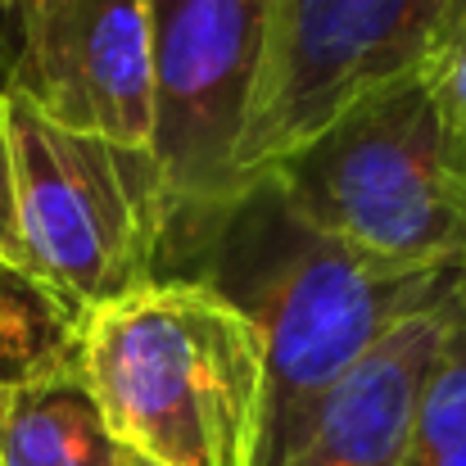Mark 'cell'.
<instances>
[{"label": "cell", "instance_id": "obj_5", "mask_svg": "<svg viewBox=\"0 0 466 466\" xmlns=\"http://www.w3.org/2000/svg\"><path fill=\"white\" fill-rule=\"evenodd\" d=\"M263 59V0H150V155L167 199L163 277L245 199L240 141Z\"/></svg>", "mask_w": 466, "mask_h": 466}, {"label": "cell", "instance_id": "obj_4", "mask_svg": "<svg viewBox=\"0 0 466 466\" xmlns=\"http://www.w3.org/2000/svg\"><path fill=\"white\" fill-rule=\"evenodd\" d=\"M268 177L304 222L367 258L466 277V137L417 77L353 105Z\"/></svg>", "mask_w": 466, "mask_h": 466}, {"label": "cell", "instance_id": "obj_12", "mask_svg": "<svg viewBox=\"0 0 466 466\" xmlns=\"http://www.w3.org/2000/svg\"><path fill=\"white\" fill-rule=\"evenodd\" d=\"M14 286L27 295V263L18 245V213H14V158H9V123H5V91H0V290Z\"/></svg>", "mask_w": 466, "mask_h": 466}, {"label": "cell", "instance_id": "obj_11", "mask_svg": "<svg viewBox=\"0 0 466 466\" xmlns=\"http://www.w3.org/2000/svg\"><path fill=\"white\" fill-rule=\"evenodd\" d=\"M417 82L431 96L435 114L466 137V0H449L440 32L417 68Z\"/></svg>", "mask_w": 466, "mask_h": 466}, {"label": "cell", "instance_id": "obj_7", "mask_svg": "<svg viewBox=\"0 0 466 466\" xmlns=\"http://www.w3.org/2000/svg\"><path fill=\"white\" fill-rule=\"evenodd\" d=\"M0 91L55 127L150 150V0H18Z\"/></svg>", "mask_w": 466, "mask_h": 466}, {"label": "cell", "instance_id": "obj_10", "mask_svg": "<svg viewBox=\"0 0 466 466\" xmlns=\"http://www.w3.org/2000/svg\"><path fill=\"white\" fill-rule=\"evenodd\" d=\"M399 466H466V281L444 353L421 390Z\"/></svg>", "mask_w": 466, "mask_h": 466}, {"label": "cell", "instance_id": "obj_6", "mask_svg": "<svg viewBox=\"0 0 466 466\" xmlns=\"http://www.w3.org/2000/svg\"><path fill=\"white\" fill-rule=\"evenodd\" d=\"M449 0H263V59L240 141L254 186L353 105L417 77Z\"/></svg>", "mask_w": 466, "mask_h": 466}, {"label": "cell", "instance_id": "obj_13", "mask_svg": "<svg viewBox=\"0 0 466 466\" xmlns=\"http://www.w3.org/2000/svg\"><path fill=\"white\" fill-rule=\"evenodd\" d=\"M14 36H18V0H0V86L14 64Z\"/></svg>", "mask_w": 466, "mask_h": 466}, {"label": "cell", "instance_id": "obj_9", "mask_svg": "<svg viewBox=\"0 0 466 466\" xmlns=\"http://www.w3.org/2000/svg\"><path fill=\"white\" fill-rule=\"evenodd\" d=\"M68 335L0 371V466H123Z\"/></svg>", "mask_w": 466, "mask_h": 466}, {"label": "cell", "instance_id": "obj_8", "mask_svg": "<svg viewBox=\"0 0 466 466\" xmlns=\"http://www.w3.org/2000/svg\"><path fill=\"white\" fill-rule=\"evenodd\" d=\"M462 281L440 304L394 326L390 339L312 408L304 431L272 466H399L421 390L444 353Z\"/></svg>", "mask_w": 466, "mask_h": 466}, {"label": "cell", "instance_id": "obj_14", "mask_svg": "<svg viewBox=\"0 0 466 466\" xmlns=\"http://www.w3.org/2000/svg\"><path fill=\"white\" fill-rule=\"evenodd\" d=\"M123 466H150V462H141L137 453H127V462H123Z\"/></svg>", "mask_w": 466, "mask_h": 466}, {"label": "cell", "instance_id": "obj_2", "mask_svg": "<svg viewBox=\"0 0 466 466\" xmlns=\"http://www.w3.org/2000/svg\"><path fill=\"white\" fill-rule=\"evenodd\" d=\"M73 358L114 431L150 466H254L268 367L258 326L190 277H158L91 309Z\"/></svg>", "mask_w": 466, "mask_h": 466}, {"label": "cell", "instance_id": "obj_1", "mask_svg": "<svg viewBox=\"0 0 466 466\" xmlns=\"http://www.w3.org/2000/svg\"><path fill=\"white\" fill-rule=\"evenodd\" d=\"M167 277L213 286L258 326L268 399L254 466L277 462L312 408L376 353L394 326L440 304L462 281L367 258L304 222L272 177H258Z\"/></svg>", "mask_w": 466, "mask_h": 466}, {"label": "cell", "instance_id": "obj_3", "mask_svg": "<svg viewBox=\"0 0 466 466\" xmlns=\"http://www.w3.org/2000/svg\"><path fill=\"white\" fill-rule=\"evenodd\" d=\"M27 299L68 335L82 317L163 277L167 199L150 150L68 132L5 91Z\"/></svg>", "mask_w": 466, "mask_h": 466}, {"label": "cell", "instance_id": "obj_15", "mask_svg": "<svg viewBox=\"0 0 466 466\" xmlns=\"http://www.w3.org/2000/svg\"><path fill=\"white\" fill-rule=\"evenodd\" d=\"M0 371H5V367H0Z\"/></svg>", "mask_w": 466, "mask_h": 466}]
</instances>
